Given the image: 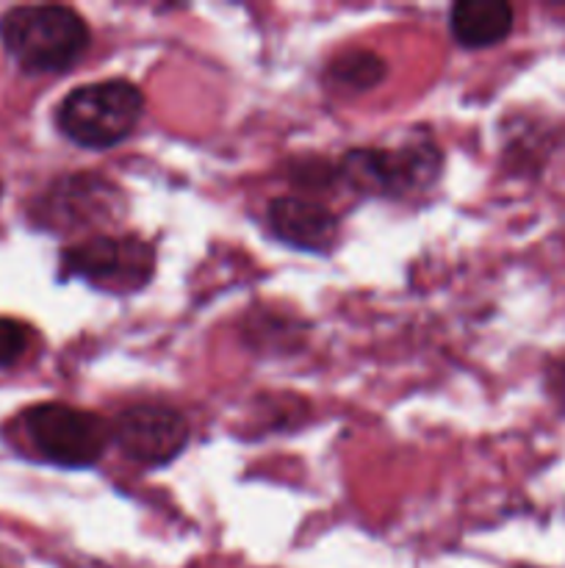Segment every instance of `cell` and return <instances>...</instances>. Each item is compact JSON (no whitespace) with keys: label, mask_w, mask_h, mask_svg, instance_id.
<instances>
[{"label":"cell","mask_w":565,"mask_h":568,"mask_svg":"<svg viewBox=\"0 0 565 568\" xmlns=\"http://www.w3.org/2000/svg\"><path fill=\"white\" fill-rule=\"evenodd\" d=\"M89 39L86 20L70 6H17L0 20V42L25 72L70 70Z\"/></svg>","instance_id":"1"},{"label":"cell","mask_w":565,"mask_h":568,"mask_svg":"<svg viewBox=\"0 0 565 568\" xmlns=\"http://www.w3.org/2000/svg\"><path fill=\"white\" fill-rule=\"evenodd\" d=\"M142 111V92L131 81L111 78L72 89L59 105V128L81 148L105 150L131 136Z\"/></svg>","instance_id":"2"},{"label":"cell","mask_w":565,"mask_h":568,"mask_svg":"<svg viewBox=\"0 0 565 568\" xmlns=\"http://www.w3.org/2000/svg\"><path fill=\"white\" fill-rule=\"evenodd\" d=\"M25 430L42 458L64 469H86L97 464L109 444V427L97 414L61 403L28 410Z\"/></svg>","instance_id":"3"},{"label":"cell","mask_w":565,"mask_h":568,"mask_svg":"<svg viewBox=\"0 0 565 568\" xmlns=\"http://www.w3.org/2000/svg\"><path fill=\"white\" fill-rule=\"evenodd\" d=\"M441 166V153L432 144L404 150H352L341 172L355 189L369 194H404L427 186Z\"/></svg>","instance_id":"4"},{"label":"cell","mask_w":565,"mask_h":568,"mask_svg":"<svg viewBox=\"0 0 565 568\" xmlns=\"http://www.w3.org/2000/svg\"><path fill=\"white\" fill-rule=\"evenodd\" d=\"M61 261L70 275L122 292L144 286L153 275V250L133 236H92L66 250Z\"/></svg>","instance_id":"5"},{"label":"cell","mask_w":565,"mask_h":568,"mask_svg":"<svg viewBox=\"0 0 565 568\" xmlns=\"http://www.w3.org/2000/svg\"><path fill=\"white\" fill-rule=\"evenodd\" d=\"M111 436L136 464L164 466L186 449L188 425L177 410L164 405H136L116 416Z\"/></svg>","instance_id":"6"},{"label":"cell","mask_w":565,"mask_h":568,"mask_svg":"<svg viewBox=\"0 0 565 568\" xmlns=\"http://www.w3.org/2000/svg\"><path fill=\"white\" fill-rule=\"evenodd\" d=\"M109 192H114V186L97 181L94 175H72L55 183L39 200V220L55 231H75L81 225H94V220L109 214V209L114 205Z\"/></svg>","instance_id":"7"},{"label":"cell","mask_w":565,"mask_h":568,"mask_svg":"<svg viewBox=\"0 0 565 568\" xmlns=\"http://www.w3.org/2000/svg\"><path fill=\"white\" fill-rule=\"evenodd\" d=\"M269 225L282 242L302 250H327L338 236V220L314 200L277 197L269 205Z\"/></svg>","instance_id":"8"},{"label":"cell","mask_w":565,"mask_h":568,"mask_svg":"<svg viewBox=\"0 0 565 568\" xmlns=\"http://www.w3.org/2000/svg\"><path fill=\"white\" fill-rule=\"evenodd\" d=\"M449 26L463 48H491L513 31V9L504 0H463L449 14Z\"/></svg>","instance_id":"9"},{"label":"cell","mask_w":565,"mask_h":568,"mask_svg":"<svg viewBox=\"0 0 565 568\" xmlns=\"http://www.w3.org/2000/svg\"><path fill=\"white\" fill-rule=\"evenodd\" d=\"M386 61L377 53H369V50H349V53H341L330 64L332 81L338 87L355 89V92L374 89L386 78Z\"/></svg>","instance_id":"10"},{"label":"cell","mask_w":565,"mask_h":568,"mask_svg":"<svg viewBox=\"0 0 565 568\" xmlns=\"http://www.w3.org/2000/svg\"><path fill=\"white\" fill-rule=\"evenodd\" d=\"M28 327L17 320H0V366H11L28 347Z\"/></svg>","instance_id":"11"},{"label":"cell","mask_w":565,"mask_h":568,"mask_svg":"<svg viewBox=\"0 0 565 568\" xmlns=\"http://www.w3.org/2000/svg\"><path fill=\"white\" fill-rule=\"evenodd\" d=\"M554 383H557V394H559V397H563V403H565V364L559 366V372H557V377H554Z\"/></svg>","instance_id":"12"},{"label":"cell","mask_w":565,"mask_h":568,"mask_svg":"<svg viewBox=\"0 0 565 568\" xmlns=\"http://www.w3.org/2000/svg\"><path fill=\"white\" fill-rule=\"evenodd\" d=\"M0 192H3V186H0Z\"/></svg>","instance_id":"13"}]
</instances>
